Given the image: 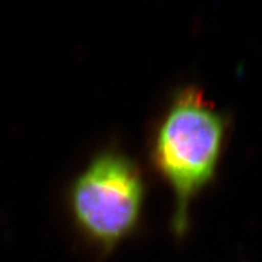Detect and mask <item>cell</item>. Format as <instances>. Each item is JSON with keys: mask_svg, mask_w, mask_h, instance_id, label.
Segmentation results:
<instances>
[{"mask_svg": "<svg viewBox=\"0 0 262 262\" xmlns=\"http://www.w3.org/2000/svg\"><path fill=\"white\" fill-rule=\"evenodd\" d=\"M228 134L226 115L200 88L176 93L152 145V160L176 196V228L183 232L188 204L215 176Z\"/></svg>", "mask_w": 262, "mask_h": 262, "instance_id": "1", "label": "cell"}, {"mask_svg": "<svg viewBox=\"0 0 262 262\" xmlns=\"http://www.w3.org/2000/svg\"><path fill=\"white\" fill-rule=\"evenodd\" d=\"M143 195L140 171L129 158L104 152L89 164L71 190L76 219L104 244L127 235L137 222Z\"/></svg>", "mask_w": 262, "mask_h": 262, "instance_id": "2", "label": "cell"}]
</instances>
